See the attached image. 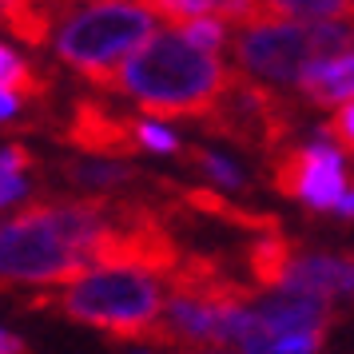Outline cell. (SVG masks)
Segmentation results:
<instances>
[{"instance_id": "1", "label": "cell", "mask_w": 354, "mask_h": 354, "mask_svg": "<svg viewBox=\"0 0 354 354\" xmlns=\"http://www.w3.org/2000/svg\"><path fill=\"white\" fill-rule=\"evenodd\" d=\"M231 68L211 56V52L192 48L176 32H151L131 52L115 72V92L136 100V108L163 120H183V115H203L223 96Z\"/></svg>"}, {"instance_id": "2", "label": "cell", "mask_w": 354, "mask_h": 354, "mask_svg": "<svg viewBox=\"0 0 354 354\" xmlns=\"http://www.w3.org/2000/svg\"><path fill=\"white\" fill-rule=\"evenodd\" d=\"M156 32V17L140 0H76L56 24L52 44L60 64L76 76L115 92V72L131 52Z\"/></svg>"}, {"instance_id": "3", "label": "cell", "mask_w": 354, "mask_h": 354, "mask_svg": "<svg viewBox=\"0 0 354 354\" xmlns=\"http://www.w3.org/2000/svg\"><path fill=\"white\" fill-rule=\"evenodd\" d=\"M32 306L60 310L64 319L108 330L112 338L151 342V326L160 319L163 287L156 274L131 271V267H96L84 279L68 283L56 295L32 299Z\"/></svg>"}, {"instance_id": "4", "label": "cell", "mask_w": 354, "mask_h": 354, "mask_svg": "<svg viewBox=\"0 0 354 354\" xmlns=\"http://www.w3.org/2000/svg\"><path fill=\"white\" fill-rule=\"evenodd\" d=\"M92 271V259L60 223L56 195L32 199L0 223V290L60 287Z\"/></svg>"}, {"instance_id": "5", "label": "cell", "mask_w": 354, "mask_h": 354, "mask_svg": "<svg viewBox=\"0 0 354 354\" xmlns=\"http://www.w3.org/2000/svg\"><path fill=\"white\" fill-rule=\"evenodd\" d=\"M235 64L251 80H267V88H295L306 64L351 56V20H322V24H295V20H259L239 28L231 40Z\"/></svg>"}, {"instance_id": "6", "label": "cell", "mask_w": 354, "mask_h": 354, "mask_svg": "<svg viewBox=\"0 0 354 354\" xmlns=\"http://www.w3.org/2000/svg\"><path fill=\"white\" fill-rule=\"evenodd\" d=\"M299 115H303V100H290L283 92L267 88V84L243 76V72H231L223 96L215 100V108L199 124H203L207 136L231 140L247 151L274 156L295 136Z\"/></svg>"}, {"instance_id": "7", "label": "cell", "mask_w": 354, "mask_h": 354, "mask_svg": "<svg viewBox=\"0 0 354 354\" xmlns=\"http://www.w3.org/2000/svg\"><path fill=\"white\" fill-rule=\"evenodd\" d=\"M267 167H271V187L283 199H299L315 211H335L338 199L351 192L346 156H338L319 131H310V144L303 147H279L274 156H267Z\"/></svg>"}, {"instance_id": "8", "label": "cell", "mask_w": 354, "mask_h": 354, "mask_svg": "<svg viewBox=\"0 0 354 354\" xmlns=\"http://www.w3.org/2000/svg\"><path fill=\"white\" fill-rule=\"evenodd\" d=\"M64 144L80 147L92 160H131L140 144H136V120L124 115L120 108H112L108 100H76L68 120L60 124Z\"/></svg>"}, {"instance_id": "9", "label": "cell", "mask_w": 354, "mask_h": 354, "mask_svg": "<svg viewBox=\"0 0 354 354\" xmlns=\"http://www.w3.org/2000/svg\"><path fill=\"white\" fill-rule=\"evenodd\" d=\"M335 322H338V303L319 299V295H299V290H271L263 299H251V306H247V338L255 335H322L326 338Z\"/></svg>"}, {"instance_id": "10", "label": "cell", "mask_w": 354, "mask_h": 354, "mask_svg": "<svg viewBox=\"0 0 354 354\" xmlns=\"http://www.w3.org/2000/svg\"><path fill=\"white\" fill-rule=\"evenodd\" d=\"M351 255H338V251H306V247H295L287 271H283V283L279 290H299V295H319V299H346L351 295Z\"/></svg>"}, {"instance_id": "11", "label": "cell", "mask_w": 354, "mask_h": 354, "mask_svg": "<svg viewBox=\"0 0 354 354\" xmlns=\"http://www.w3.org/2000/svg\"><path fill=\"white\" fill-rule=\"evenodd\" d=\"M60 176L76 187L80 195H115L120 187L144 183V171L136 163H120V160H60Z\"/></svg>"}, {"instance_id": "12", "label": "cell", "mask_w": 354, "mask_h": 354, "mask_svg": "<svg viewBox=\"0 0 354 354\" xmlns=\"http://www.w3.org/2000/svg\"><path fill=\"white\" fill-rule=\"evenodd\" d=\"M351 68H354L351 56L306 64L303 76L295 80L299 96H303V104H319V108H342V104H351V92H354Z\"/></svg>"}, {"instance_id": "13", "label": "cell", "mask_w": 354, "mask_h": 354, "mask_svg": "<svg viewBox=\"0 0 354 354\" xmlns=\"http://www.w3.org/2000/svg\"><path fill=\"white\" fill-rule=\"evenodd\" d=\"M295 247H299V243L290 239V235H283V231L259 235V239L251 243V251H247V274H251V283H255L259 290H279ZM251 283H247V287H251Z\"/></svg>"}, {"instance_id": "14", "label": "cell", "mask_w": 354, "mask_h": 354, "mask_svg": "<svg viewBox=\"0 0 354 354\" xmlns=\"http://www.w3.org/2000/svg\"><path fill=\"white\" fill-rule=\"evenodd\" d=\"M0 88L12 92L17 100H24V104H44L52 96V76L44 68H32L8 44H0Z\"/></svg>"}, {"instance_id": "15", "label": "cell", "mask_w": 354, "mask_h": 354, "mask_svg": "<svg viewBox=\"0 0 354 354\" xmlns=\"http://www.w3.org/2000/svg\"><path fill=\"white\" fill-rule=\"evenodd\" d=\"M263 12L295 24H322V20H351V0H259Z\"/></svg>"}, {"instance_id": "16", "label": "cell", "mask_w": 354, "mask_h": 354, "mask_svg": "<svg viewBox=\"0 0 354 354\" xmlns=\"http://www.w3.org/2000/svg\"><path fill=\"white\" fill-rule=\"evenodd\" d=\"M179 156L192 163V167L207 171V176L223 187V192H235V195L251 192V176H247L235 160L219 156V151H211V147H203V144H187V147H179Z\"/></svg>"}, {"instance_id": "17", "label": "cell", "mask_w": 354, "mask_h": 354, "mask_svg": "<svg viewBox=\"0 0 354 354\" xmlns=\"http://www.w3.org/2000/svg\"><path fill=\"white\" fill-rule=\"evenodd\" d=\"M179 40H187L192 48H199V52H215L227 44V24H219V20H211V17H199V20H183L179 24Z\"/></svg>"}, {"instance_id": "18", "label": "cell", "mask_w": 354, "mask_h": 354, "mask_svg": "<svg viewBox=\"0 0 354 354\" xmlns=\"http://www.w3.org/2000/svg\"><path fill=\"white\" fill-rule=\"evenodd\" d=\"M136 144L147 147V151H160V156H179V136L176 131L160 128V124H147V120H136Z\"/></svg>"}, {"instance_id": "19", "label": "cell", "mask_w": 354, "mask_h": 354, "mask_svg": "<svg viewBox=\"0 0 354 354\" xmlns=\"http://www.w3.org/2000/svg\"><path fill=\"white\" fill-rule=\"evenodd\" d=\"M24 167H32V151L24 144H4L0 147V179L24 176Z\"/></svg>"}, {"instance_id": "20", "label": "cell", "mask_w": 354, "mask_h": 354, "mask_svg": "<svg viewBox=\"0 0 354 354\" xmlns=\"http://www.w3.org/2000/svg\"><path fill=\"white\" fill-rule=\"evenodd\" d=\"M28 195V179L17 176V179H0V211L12 207V203H20Z\"/></svg>"}, {"instance_id": "21", "label": "cell", "mask_w": 354, "mask_h": 354, "mask_svg": "<svg viewBox=\"0 0 354 354\" xmlns=\"http://www.w3.org/2000/svg\"><path fill=\"white\" fill-rule=\"evenodd\" d=\"M20 112H24V100H17L12 92H4V88H0V124H8V120H17Z\"/></svg>"}, {"instance_id": "22", "label": "cell", "mask_w": 354, "mask_h": 354, "mask_svg": "<svg viewBox=\"0 0 354 354\" xmlns=\"http://www.w3.org/2000/svg\"><path fill=\"white\" fill-rule=\"evenodd\" d=\"M0 354H24V342L8 330H0Z\"/></svg>"}, {"instance_id": "23", "label": "cell", "mask_w": 354, "mask_h": 354, "mask_svg": "<svg viewBox=\"0 0 354 354\" xmlns=\"http://www.w3.org/2000/svg\"><path fill=\"white\" fill-rule=\"evenodd\" d=\"M187 354H235V351H219V346H203V351H187Z\"/></svg>"}]
</instances>
